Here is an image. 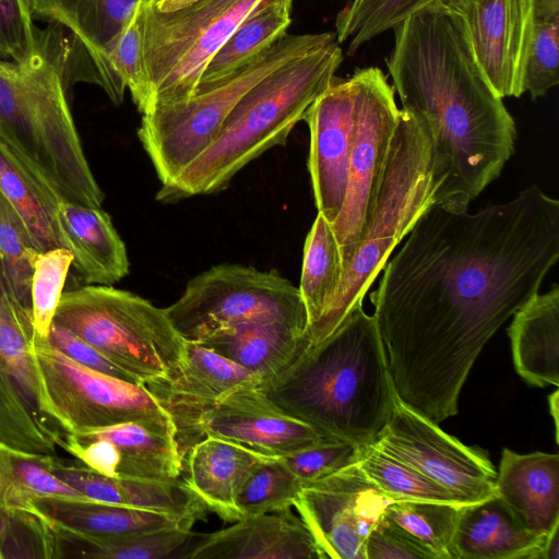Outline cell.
I'll use <instances>...</instances> for the list:
<instances>
[{
	"label": "cell",
	"mask_w": 559,
	"mask_h": 559,
	"mask_svg": "<svg viewBox=\"0 0 559 559\" xmlns=\"http://www.w3.org/2000/svg\"><path fill=\"white\" fill-rule=\"evenodd\" d=\"M370 294L397 397L439 424L486 343L559 259V201L536 185L476 213L433 203Z\"/></svg>",
	"instance_id": "1"
},
{
	"label": "cell",
	"mask_w": 559,
	"mask_h": 559,
	"mask_svg": "<svg viewBox=\"0 0 559 559\" xmlns=\"http://www.w3.org/2000/svg\"><path fill=\"white\" fill-rule=\"evenodd\" d=\"M386 58L402 110L427 130L436 203L468 210L514 154L515 121L478 74L452 23L431 5L397 23Z\"/></svg>",
	"instance_id": "2"
},
{
	"label": "cell",
	"mask_w": 559,
	"mask_h": 559,
	"mask_svg": "<svg viewBox=\"0 0 559 559\" xmlns=\"http://www.w3.org/2000/svg\"><path fill=\"white\" fill-rule=\"evenodd\" d=\"M259 388L289 416L360 447L377 442L397 397L376 319L362 305Z\"/></svg>",
	"instance_id": "3"
},
{
	"label": "cell",
	"mask_w": 559,
	"mask_h": 559,
	"mask_svg": "<svg viewBox=\"0 0 559 559\" xmlns=\"http://www.w3.org/2000/svg\"><path fill=\"white\" fill-rule=\"evenodd\" d=\"M343 61L335 33L255 83L238 100L214 142L156 200L174 203L224 190L250 162L284 145L313 100L332 83Z\"/></svg>",
	"instance_id": "4"
},
{
	"label": "cell",
	"mask_w": 559,
	"mask_h": 559,
	"mask_svg": "<svg viewBox=\"0 0 559 559\" xmlns=\"http://www.w3.org/2000/svg\"><path fill=\"white\" fill-rule=\"evenodd\" d=\"M66 74L62 56L46 36L27 61L0 58V139L59 198L100 207L105 194L71 114Z\"/></svg>",
	"instance_id": "5"
},
{
	"label": "cell",
	"mask_w": 559,
	"mask_h": 559,
	"mask_svg": "<svg viewBox=\"0 0 559 559\" xmlns=\"http://www.w3.org/2000/svg\"><path fill=\"white\" fill-rule=\"evenodd\" d=\"M439 187L433 179L429 134L420 121L401 109L367 228L329 309L308 333L309 347L328 338L362 305L394 248L436 203Z\"/></svg>",
	"instance_id": "6"
},
{
	"label": "cell",
	"mask_w": 559,
	"mask_h": 559,
	"mask_svg": "<svg viewBox=\"0 0 559 559\" xmlns=\"http://www.w3.org/2000/svg\"><path fill=\"white\" fill-rule=\"evenodd\" d=\"M52 322L143 385L169 378L186 357V340L165 308L111 285L86 284L62 292Z\"/></svg>",
	"instance_id": "7"
},
{
	"label": "cell",
	"mask_w": 559,
	"mask_h": 559,
	"mask_svg": "<svg viewBox=\"0 0 559 559\" xmlns=\"http://www.w3.org/2000/svg\"><path fill=\"white\" fill-rule=\"evenodd\" d=\"M330 33L286 34L236 71L198 87L186 102L143 114L138 138L162 187L173 183L214 142L246 92L280 67L318 47Z\"/></svg>",
	"instance_id": "8"
},
{
	"label": "cell",
	"mask_w": 559,
	"mask_h": 559,
	"mask_svg": "<svg viewBox=\"0 0 559 559\" xmlns=\"http://www.w3.org/2000/svg\"><path fill=\"white\" fill-rule=\"evenodd\" d=\"M267 1L201 0L163 13L151 0H143V55L151 88L147 111L192 97L210 60L239 24Z\"/></svg>",
	"instance_id": "9"
},
{
	"label": "cell",
	"mask_w": 559,
	"mask_h": 559,
	"mask_svg": "<svg viewBox=\"0 0 559 559\" xmlns=\"http://www.w3.org/2000/svg\"><path fill=\"white\" fill-rule=\"evenodd\" d=\"M186 341L200 342L217 331L250 322H278L307 331V312L298 287L277 271L223 263L187 284L165 308Z\"/></svg>",
	"instance_id": "10"
},
{
	"label": "cell",
	"mask_w": 559,
	"mask_h": 559,
	"mask_svg": "<svg viewBox=\"0 0 559 559\" xmlns=\"http://www.w3.org/2000/svg\"><path fill=\"white\" fill-rule=\"evenodd\" d=\"M33 352L43 389V409L63 432L104 428L171 415L143 385L85 367L48 338L35 336Z\"/></svg>",
	"instance_id": "11"
},
{
	"label": "cell",
	"mask_w": 559,
	"mask_h": 559,
	"mask_svg": "<svg viewBox=\"0 0 559 559\" xmlns=\"http://www.w3.org/2000/svg\"><path fill=\"white\" fill-rule=\"evenodd\" d=\"M35 336L32 305L17 297L0 263V443L52 455L64 432L43 409Z\"/></svg>",
	"instance_id": "12"
},
{
	"label": "cell",
	"mask_w": 559,
	"mask_h": 559,
	"mask_svg": "<svg viewBox=\"0 0 559 559\" xmlns=\"http://www.w3.org/2000/svg\"><path fill=\"white\" fill-rule=\"evenodd\" d=\"M356 111L347 190L337 219L331 225L340 247L343 272L367 228L400 120L394 88L378 67L358 69Z\"/></svg>",
	"instance_id": "13"
},
{
	"label": "cell",
	"mask_w": 559,
	"mask_h": 559,
	"mask_svg": "<svg viewBox=\"0 0 559 559\" xmlns=\"http://www.w3.org/2000/svg\"><path fill=\"white\" fill-rule=\"evenodd\" d=\"M536 0H440L473 66L500 98L525 92ZM431 7V5H430Z\"/></svg>",
	"instance_id": "14"
},
{
	"label": "cell",
	"mask_w": 559,
	"mask_h": 559,
	"mask_svg": "<svg viewBox=\"0 0 559 559\" xmlns=\"http://www.w3.org/2000/svg\"><path fill=\"white\" fill-rule=\"evenodd\" d=\"M171 418L183 457L206 436L235 441L270 456H285L334 440L281 411L258 384L238 386L206 406Z\"/></svg>",
	"instance_id": "15"
},
{
	"label": "cell",
	"mask_w": 559,
	"mask_h": 559,
	"mask_svg": "<svg viewBox=\"0 0 559 559\" xmlns=\"http://www.w3.org/2000/svg\"><path fill=\"white\" fill-rule=\"evenodd\" d=\"M374 444L448 489L463 504L496 496L497 469L488 453L463 444L399 397Z\"/></svg>",
	"instance_id": "16"
},
{
	"label": "cell",
	"mask_w": 559,
	"mask_h": 559,
	"mask_svg": "<svg viewBox=\"0 0 559 559\" xmlns=\"http://www.w3.org/2000/svg\"><path fill=\"white\" fill-rule=\"evenodd\" d=\"M390 502L357 462L304 485L293 506L324 559H366V539Z\"/></svg>",
	"instance_id": "17"
},
{
	"label": "cell",
	"mask_w": 559,
	"mask_h": 559,
	"mask_svg": "<svg viewBox=\"0 0 559 559\" xmlns=\"http://www.w3.org/2000/svg\"><path fill=\"white\" fill-rule=\"evenodd\" d=\"M61 448L110 477L173 481L179 480L183 472L176 426L169 417L64 432Z\"/></svg>",
	"instance_id": "18"
},
{
	"label": "cell",
	"mask_w": 559,
	"mask_h": 559,
	"mask_svg": "<svg viewBox=\"0 0 559 559\" xmlns=\"http://www.w3.org/2000/svg\"><path fill=\"white\" fill-rule=\"evenodd\" d=\"M47 456L0 443V559H55V530L33 501L81 496L49 472Z\"/></svg>",
	"instance_id": "19"
},
{
	"label": "cell",
	"mask_w": 559,
	"mask_h": 559,
	"mask_svg": "<svg viewBox=\"0 0 559 559\" xmlns=\"http://www.w3.org/2000/svg\"><path fill=\"white\" fill-rule=\"evenodd\" d=\"M33 19L66 29L74 52V80L102 87L115 105L126 85L108 57L142 0H25Z\"/></svg>",
	"instance_id": "20"
},
{
	"label": "cell",
	"mask_w": 559,
	"mask_h": 559,
	"mask_svg": "<svg viewBox=\"0 0 559 559\" xmlns=\"http://www.w3.org/2000/svg\"><path fill=\"white\" fill-rule=\"evenodd\" d=\"M356 111L354 75L334 76L306 110L310 132L308 170L318 213L332 225L343 207Z\"/></svg>",
	"instance_id": "21"
},
{
	"label": "cell",
	"mask_w": 559,
	"mask_h": 559,
	"mask_svg": "<svg viewBox=\"0 0 559 559\" xmlns=\"http://www.w3.org/2000/svg\"><path fill=\"white\" fill-rule=\"evenodd\" d=\"M205 535L185 559H324L311 532L290 508L242 518Z\"/></svg>",
	"instance_id": "22"
},
{
	"label": "cell",
	"mask_w": 559,
	"mask_h": 559,
	"mask_svg": "<svg viewBox=\"0 0 559 559\" xmlns=\"http://www.w3.org/2000/svg\"><path fill=\"white\" fill-rule=\"evenodd\" d=\"M47 467L79 496L106 503L142 508L176 516L203 519L207 509L182 480L155 481L110 477L81 461L48 455Z\"/></svg>",
	"instance_id": "23"
},
{
	"label": "cell",
	"mask_w": 559,
	"mask_h": 559,
	"mask_svg": "<svg viewBox=\"0 0 559 559\" xmlns=\"http://www.w3.org/2000/svg\"><path fill=\"white\" fill-rule=\"evenodd\" d=\"M270 457L245 444L206 436L186 453L182 481L207 511L225 522H236L240 520L236 507L239 490L253 469Z\"/></svg>",
	"instance_id": "24"
},
{
	"label": "cell",
	"mask_w": 559,
	"mask_h": 559,
	"mask_svg": "<svg viewBox=\"0 0 559 559\" xmlns=\"http://www.w3.org/2000/svg\"><path fill=\"white\" fill-rule=\"evenodd\" d=\"M496 495L527 531L547 536L559 523V455L520 454L504 448Z\"/></svg>",
	"instance_id": "25"
},
{
	"label": "cell",
	"mask_w": 559,
	"mask_h": 559,
	"mask_svg": "<svg viewBox=\"0 0 559 559\" xmlns=\"http://www.w3.org/2000/svg\"><path fill=\"white\" fill-rule=\"evenodd\" d=\"M58 222L72 265L85 284L111 285L129 274L126 245L102 207L61 200Z\"/></svg>",
	"instance_id": "26"
},
{
	"label": "cell",
	"mask_w": 559,
	"mask_h": 559,
	"mask_svg": "<svg viewBox=\"0 0 559 559\" xmlns=\"http://www.w3.org/2000/svg\"><path fill=\"white\" fill-rule=\"evenodd\" d=\"M34 507L53 527L81 535L120 537L192 525L191 516H176L165 512L106 503L68 496H41Z\"/></svg>",
	"instance_id": "27"
},
{
	"label": "cell",
	"mask_w": 559,
	"mask_h": 559,
	"mask_svg": "<svg viewBox=\"0 0 559 559\" xmlns=\"http://www.w3.org/2000/svg\"><path fill=\"white\" fill-rule=\"evenodd\" d=\"M261 381L240 365L193 341H186V357L169 378L144 384L173 416L213 403L229 391Z\"/></svg>",
	"instance_id": "28"
},
{
	"label": "cell",
	"mask_w": 559,
	"mask_h": 559,
	"mask_svg": "<svg viewBox=\"0 0 559 559\" xmlns=\"http://www.w3.org/2000/svg\"><path fill=\"white\" fill-rule=\"evenodd\" d=\"M546 537L524 528L496 495L461 507L455 559H536Z\"/></svg>",
	"instance_id": "29"
},
{
	"label": "cell",
	"mask_w": 559,
	"mask_h": 559,
	"mask_svg": "<svg viewBox=\"0 0 559 559\" xmlns=\"http://www.w3.org/2000/svg\"><path fill=\"white\" fill-rule=\"evenodd\" d=\"M512 317L508 335L516 372L533 386H558L559 286L538 293Z\"/></svg>",
	"instance_id": "30"
},
{
	"label": "cell",
	"mask_w": 559,
	"mask_h": 559,
	"mask_svg": "<svg viewBox=\"0 0 559 559\" xmlns=\"http://www.w3.org/2000/svg\"><path fill=\"white\" fill-rule=\"evenodd\" d=\"M240 365L261 383L284 371L309 347L306 330L278 322H250L198 342Z\"/></svg>",
	"instance_id": "31"
},
{
	"label": "cell",
	"mask_w": 559,
	"mask_h": 559,
	"mask_svg": "<svg viewBox=\"0 0 559 559\" xmlns=\"http://www.w3.org/2000/svg\"><path fill=\"white\" fill-rule=\"evenodd\" d=\"M0 191L21 216L39 251L66 248L58 222L63 199L38 180L1 139Z\"/></svg>",
	"instance_id": "32"
},
{
	"label": "cell",
	"mask_w": 559,
	"mask_h": 559,
	"mask_svg": "<svg viewBox=\"0 0 559 559\" xmlns=\"http://www.w3.org/2000/svg\"><path fill=\"white\" fill-rule=\"evenodd\" d=\"M293 1L269 0L250 13L210 60L198 87L236 71L286 35Z\"/></svg>",
	"instance_id": "33"
},
{
	"label": "cell",
	"mask_w": 559,
	"mask_h": 559,
	"mask_svg": "<svg viewBox=\"0 0 559 559\" xmlns=\"http://www.w3.org/2000/svg\"><path fill=\"white\" fill-rule=\"evenodd\" d=\"M52 528L56 534L55 559H166L177 557L175 552L193 536L192 525L120 537L86 536Z\"/></svg>",
	"instance_id": "34"
},
{
	"label": "cell",
	"mask_w": 559,
	"mask_h": 559,
	"mask_svg": "<svg viewBox=\"0 0 559 559\" xmlns=\"http://www.w3.org/2000/svg\"><path fill=\"white\" fill-rule=\"evenodd\" d=\"M342 276V258L332 226L318 213L305 241L298 287L307 312V334L325 314Z\"/></svg>",
	"instance_id": "35"
},
{
	"label": "cell",
	"mask_w": 559,
	"mask_h": 559,
	"mask_svg": "<svg viewBox=\"0 0 559 559\" xmlns=\"http://www.w3.org/2000/svg\"><path fill=\"white\" fill-rule=\"evenodd\" d=\"M461 507L436 501H392L382 520L430 559H455L453 540Z\"/></svg>",
	"instance_id": "36"
},
{
	"label": "cell",
	"mask_w": 559,
	"mask_h": 559,
	"mask_svg": "<svg viewBox=\"0 0 559 559\" xmlns=\"http://www.w3.org/2000/svg\"><path fill=\"white\" fill-rule=\"evenodd\" d=\"M358 465L391 501H436L463 506L448 489L374 443L362 448Z\"/></svg>",
	"instance_id": "37"
},
{
	"label": "cell",
	"mask_w": 559,
	"mask_h": 559,
	"mask_svg": "<svg viewBox=\"0 0 559 559\" xmlns=\"http://www.w3.org/2000/svg\"><path fill=\"white\" fill-rule=\"evenodd\" d=\"M440 0H349L335 20L338 43L349 39L348 53L392 29L412 14Z\"/></svg>",
	"instance_id": "38"
},
{
	"label": "cell",
	"mask_w": 559,
	"mask_h": 559,
	"mask_svg": "<svg viewBox=\"0 0 559 559\" xmlns=\"http://www.w3.org/2000/svg\"><path fill=\"white\" fill-rule=\"evenodd\" d=\"M559 0H536L525 92L539 98L559 83Z\"/></svg>",
	"instance_id": "39"
},
{
	"label": "cell",
	"mask_w": 559,
	"mask_h": 559,
	"mask_svg": "<svg viewBox=\"0 0 559 559\" xmlns=\"http://www.w3.org/2000/svg\"><path fill=\"white\" fill-rule=\"evenodd\" d=\"M301 483L278 456H271L249 475L236 497L240 519L290 508Z\"/></svg>",
	"instance_id": "40"
},
{
	"label": "cell",
	"mask_w": 559,
	"mask_h": 559,
	"mask_svg": "<svg viewBox=\"0 0 559 559\" xmlns=\"http://www.w3.org/2000/svg\"><path fill=\"white\" fill-rule=\"evenodd\" d=\"M38 252L21 216L0 191V263L17 297L29 305L33 262Z\"/></svg>",
	"instance_id": "41"
},
{
	"label": "cell",
	"mask_w": 559,
	"mask_h": 559,
	"mask_svg": "<svg viewBox=\"0 0 559 559\" xmlns=\"http://www.w3.org/2000/svg\"><path fill=\"white\" fill-rule=\"evenodd\" d=\"M72 262L66 248L38 252L34 259L31 301L35 332L41 338L48 337Z\"/></svg>",
	"instance_id": "42"
},
{
	"label": "cell",
	"mask_w": 559,
	"mask_h": 559,
	"mask_svg": "<svg viewBox=\"0 0 559 559\" xmlns=\"http://www.w3.org/2000/svg\"><path fill=\"white\" fill-rule=\"evenodd\" d=\"M143 40L144 8L142 0L108 57L110 68L129 90L134 105L142 115L148 110L151 102Z\"/></svg>",
	"instance_id": "43"
},
{
	"label": "cell",
	"mask_w": 559,
	"mask_h": 559,
	"mask_svg": "<svg viewBox=\"0 0 559 559\" xmlns=\"http://www.w3.org/2000/svg\"><path fill=\"white\" fill-rule=\"evenodd\" d=\"M362 448L350 442L328 440L278 457L304 486L357 463Z\"/></svg>",
	"instance_id": "44"
},
{
	"label": "cell",
	"mask_w": 559,
	"mask_h": 559,
	"mask_svg": "<svg viewBox=\"0 0 559 559\" xmlns=\"http://www.w3.org/2000/svg\"><path fill=\"white\" fill-rule=\"evenodd\" d=\"M25 0H0V58L24 62L44 46Z\"/></svg>",
	"instance_id": "45"
},
{
	"label": "cell",
	"mask_w": 559,
	"mask_h": 559,
	"mask_svg": "<svg viewBox=\"0 0 559 559\" xmlns=\"http://www.w3.org/2000/svg\"><path fill=\"white\" fill-rule=\"evenodd\" d=\"M47 338L52 346L66 356L85 367L131 383L142 384L135 378L109 361L88 343L55 322L51 323Z\"/></svg>",
	"instance_id": "46"
},
{
	"label": "cell",
	"mask_w": 559,
	"mask_h": 559,
	"mask_svg": "<svg viewBox=\"0 0 559 559\" xmlns=\"http://www.w3.org/2000/svg\"><path fill=\"white\" fill-rule=\"evenodd\" d=\"M365 557L366 559H430L427 552L382 519L366 539Z\"/></svg>",
	"instance_id": "47"
},
{
	"label": "cell",
	"mask_w": 559,
	"mask_h": 559,
	"mask_svg": "<svg viewBox=\"0 0 559 559\" xmlns=\"http://www.w3.org/2000/svg\"><path fill=\"white\" fill-rule=\"evenodd\" d=\"M536 559H559V523L547 535Z\"/></svg>",
	"instance_id": "48"
},
{
	"label": "cell",
	"mask_w": 559,
	"mask_h": 559,
	"mask_svg": "<svg viewBox=\"0 0 559 559\" xmlns=\"http://www.w3.org/2000/svg\"><path fill=\"white\" fill-rule=\"evenodd\" d=\"M156 10L163 13L174 12L201 0H151Z\"/></svg>",
	"instance_id": "49"
},
{
	"label": "cell",
	"mask_w": 559,
	"mask_h": 559,
	"mask_svg": "<svg viewBox=\"0 0 559 559\" xmlns=\"http://www.w3.org/2000/svg\"><path fill=\"white\" fill-rule=\"evenodd\" d=\"M549 413L554 420L555 426V440L558 443V413H559V391L556 390L548 396Z\"/></svg>",
	"instance_id": "50"
}]
</instances>
